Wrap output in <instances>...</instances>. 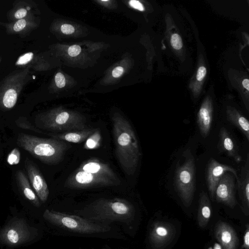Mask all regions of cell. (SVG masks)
<instances>
[{
	"label": "cell",
	"instance_id": "17",
	"mask_svg": "<svg viewBox=\"0 0 249 249\" xmlns=\"http://www.w3.org/2000/svg\"><path fill=\"white\" fill-rule=\"evenodd\" d=\"M238 190L243 210L248 212L249 208V154L241 168L237 181Z\"/></svg>",
	"mask_w": 249,
	"mask_h": 249
},
{
	"label": "cell",
	"instance_id": "8",
	"mask_svg": "<svg viewBox=\"0 0 249 249\" xmlns=\"http://www.w3.org/2000/svg\"><path fill=\"white\" fill-rule=\"evenodd\" d=\"M118 185L117 182L107 177L86 172L77 169L68 177L65 183V187L75 189L109 187Z\"/></svg>",
	"mask_w": 249,
	"mask_h": 249
},
{
	"label": "cell",
	"instance_id": "36",
	"mask_svg": "<svg viewBox=\"0 0 249 249\" xmlns=\"http://www.w3.org/2000/svg\"><path fill=\"white\" fill-rule=\"evenodd\" d=\"M242 85L247 90H249V80L248 78L245 79L242 81Z\"/></svg>",
	"mask_w": 249,
	"mask_h": 249
},
{
	"label": "cell",
	"instance_id": "15",
	"mask_svg": "<svg viewBox=\"0 0 249 249\" xmlns=\"http://www.w3.org/2000/svg\"><path fill=\"white\" fill-rule=\"evenodd\" d=\"M77 169L107 177L119 185L121 182L119 178L109 165L97 159H90L83 162Z\"/></svg>",
	"mask_w": 249,
	"mask_h": 249
},
{
	"label": "cell",
	"instance_id": "31",
	"mask_svg": "<svg viewBox=\"0 0 249 249\" xmlns=\"http://www.w3.org/2000/svg\"><path fill=\"white\" fill-rule=\"evenodd\" d=\"M207 73V69L204 66H200L198 68L196 78L197 81L200 82L202 81Z\"/></svg>",
	"mask_w": 249,
	"mask_h": 249
},
{
	"label": "cell",
	"instance_id": "4",
	"mask_svg": "<svg viewBox=\"0 0 249 249\" xmlns=\"http://www.w3.org/2000/svg\"><path fill=\"white\" fill-rule=\"evenodd\" d=\"M184 160L178 161L175 171L174 182L176 190L186 207L192 203L196 190V164L191 151L188 149L182 155Z\"/></svg>",
	"mask_w": 249,
	"mask_h": 249
},
{
	"label": "cell",
	"instance_id": "33",
	"mask_svg": "<svg viewBox=\"0 0 249 249\" xmlns=\"http://www.w3.org/2000/svg\"><path fill=\"white\" fill-rule=\"evenodd\" d=\"M61 30L63 33L69 35L74 32V28L70 24H64L61 27Z\"/></svg>",
	"mask_w": 249,
	"mask_h": 249
},
{
	"label": "cell",
	"instance_id": "20",
	"mask_svg": "<svg viewBox=\"0 0 249 249\" xmlns=\"http://www.w3.org/2000/svg\"><path fill=\"white\" fill-rule=\"evenodd\" d=\"M95 129L86 128L81 130L70 131L57 134H48L51 138L72 143H81L86 140Z\"/></svg>",
	"mask_w": 249,
	"mask_h": 249
},
{
	"label": "cell",
	"instance_id": "9",
	"mask_svg": "<svg viewBox=\"0 0 249 249\" xmlns=\"http://www.w3.org/2000/svg\"><path fill=\"white\" fill-rule=\"evenodd\" d=\"M31 235L30 229L21 219L9 223L0 232V239L8 245H18L27 241Z\"/></svg>",
	"mask_w": 249,
	"mask_h": 249
},
{
	"label": "cell",
	"instance_id": "19",
	"mask_svg": "<svg viewBox=\"0 0 249 249\" xmlns=\"http://www.w3.org/2000/svg\"><path fill=\"white\" fill-rule=\"evenodd\" d=\"M3 26L9 34L23 36L33 30L35 26V18L32 14L24 18L4 23Z\"/></svg>",
	"mask_w": 249,
	"mask_h": 249
},
{
	"label": "cell",
	"instance_id": "30",
	"mask_svg": "<svg viewBox=\"0 0 249 249\" xmlns=\"http://www.w3.org/2000/svg\"><path fill=\"white\" fill-rule=\"evenodd\" d=\"M242 248L249 249V226L248 224L246 226V229L243 237V244Z\"/></svg>",
	"mask_w": 249,
	"mask_h": 249
},
{
	"label": "cell",
	"instance_id": "5",
	"mask_svg": "<svg viewBox=\"0 0 249 249\" xmlns=\"http://www.w3.org/2000/svg\"><path fill=\"white\" fill-rule=\"evenodd\" d=\"M43 217L54 225L81 234L104 233L110 230L107 224L94 222L79 215L48 209L45 211Z\"/></svg>",
	"mask_w": 249,
	"mask_h": 249
},
{
	"label": "cell",
	"instance_id": "38",
	"mask_svg": "<svg viewBox=\"0 0 249 249\" xmlns=\"http://www.w3.org/2000/svg\"><path fill=\"white\" fill-rule=\"evenodd\" d=\"M208 249H213L212 247H210Z\"/></svg>",
	"mask_w": 249,
	"mask_h": 249
},
{
	"label": "cell",
	"instance_id": "37",
	"mask_svg": "<svg viewBox=\"0 0 249 249\" xmlns=\"http://www.w3.org/2000/svg\"><path fill=\"white\" fill-rule=\"evenodd\" d=\"M213 249H222L221 246L218 243H215L213 245Z\"/></svg>",
	"mask_w": 249,
	"mask_h": 249
},
{
	"label": "cell",
	"instance_id": "18",
	"mask_svg": "<svg viewBox=\"0 0 249 249\" xmlns=\"http://www.w3.org/2000/svg\"><path fill=\"white\" fill-rule=\"evenodd\" d=\"M213 106L210 100H205L197 115L196 122L201 135L205 138L210 133L213 120Z\"/></svg>",
	"mask_w": 249,
	"mask_h": 249
},
{
	"label": "cell",
	"instance_id": "16",
	"mask_svg": "<svg viewBox=\"0 0 249 249\" xmlns=\"http://www.w3.org/2000/svg\"><path fill=\"white\" fill-rule=\"evenodd\" d=\"M219 150L233 159L237 163L242 160L238 147L233 138L224 127L220 129L217 145Z\"/></svg>",
	"mask_w": 249,
	"mask_h": 249
},
{
	"label": "cell",
	"instance_id": "26",
	"mask_svg": "<svg viewBox=\"0 0 249 249\" xmlns=\"http://www.w3.org/2000/svg\"><path fill=\"white\" fill-rule=\"evenodd\" d=\"M35 54L31 52L25 53L20 55L15 62V65L19 67L28 68L33 61Z\"/></svg>",
	"mask_w": 249,
	"mask_h": 249
},
{
	"label": "cell",
	"instance_id": "32",
	"mask_svg": "<svg viewBox=\"0 0 249 249\" xmlns=\"http://www.w3.org/2000/svg\"><path fill=\"white\" fill-rule=\"evenodd\" d=\"M81 47L77 45H74L69 47L68 49V53L71 56H76L81 52Z\"/></svg>",
	"mask_w": 249,
	"mask_h": 249
},
{
	"label": "cell",
	"instance_id": "6",
	"mask_svg": "<svg viewBox=\"0 0 249 249\" xmlns=\"http://www.w3.org/2000/svg\"><path fill=\"white\" fill-rule=\"evenodd\" d=\"M37 122L42 128L54 132H67L87 128L86 119L72 111L55 110L40 114Z\"/></svg>",
	"mask_w": 249,
	"mask_h": 249
},
{
	"label": "cell",
	"instance_id": "34",
	"mask_svg": "<svg viewBox=\"0 0 249 249\" xmlns=\"http://www.w3.org/2000/svg\"><path fill=\"white\" fill-rule=\"evenodd\" d=\"M129 3L131 7L140 11H142L144 9L142 4L139 1L131 0L129 1Z\"/></svg>",
	"mask_w": 249,
	"mask_h": 249
},
{
	"label": "cell",
	"instance_id": "1",
	"mask_svg": "<svg viewBox=\"0 0 249 249\" xmlns=\"http://www.w3.org/2000/svg\"><path fill=\"white\" fill-rule=\"evenodd\" d=\"M112 123L116 158L125 174L132 175L141 154L136 136L129 121L123 116L114 115Z\"/></svg>",
	"mask_w": 249,
	"mask_h": 249
},
{
	"label": "cell",
	"instance_id": "21",
	"mask_svg": "<svg viewBox=\"0 0 249 249\" xmlns=\"http://www.w3.org/2000/svg\"><path fill=\"white\" fill-rule=\"evenodd\" d=\"M18 186L24 196L36 207L40 206V200L33 189L29 179L24 172L18 170L16 172Z\"/></svg>",
	"mask_w": 249,
	"mask_h": 249
},
{
	"label": "cell",
	"instance_id": "13",
	"mask_svg": "<svg viewBox=\"0 0 249 249\" xmlns=\"http://www.w3.org/2000/svg\"><path fill=\"white\" fill-rule=\"evenodd\" d=\"M175 233V227L171 223L157 221L152 225L150 229L149 240L155 247L163 248L171 242Z\"/></svg>",
	"mask_w": 249,
	"mask_h": 249
},
{
	"label": "cell",
	"instance_id": "35",
	"mask_svg": "<svg viewBox=\"0 0 249 249\" xmlns=\"http://www.w3.org/2000/svg\"><path fill=\"white\" fill-rule=\"evenodd\" d=\"M123 71L124 69L122 67H117L112 71V75L114 77H118L122 75Z\"/></svg>",
	"mask_w": 249,
	"mask_h": 249
},
{
	"label": "cell",
	"instance_id": "39",
	"mask_svg": "<svg viewBox=\"0 0 249 249\" xmlns=\"http://www.w3.org/2000/svg\"><path fill=\"white\" fill-rule=\"evenodd\" d=\"M1 58L0 57V63L1 62Z\"/></svg>",
	"mask_w": 249,
	"mask_h": 249
},
{
	"label": "cell",
	"instance_id": "10",
	"mask_svg": "<svg viewBox=\"0 0 249 249\" xmlns=\"http://www.w3.org/2000/svg\"><path fill=\"white\" fill-rule=\"evenodd\" d=\"M230 172L235 177L236 180L238 176L236 170L227 164H222L215 159L212 158L208 163L206 170V181L212 200H214L216 186L222 176L226 172Z\"/></svg>",
	"mask_w": 249,
	"mask_h": 249
},
{
	"label": "cell",
	"instance_id": "28",
	"mask_svg": "<svg viewBox=\"0 0 249 249\" xmlns=\"http://www.w3.org/2000/svg\"><path fill=\"white\" fill-rule=\"evenodd\" d=\"M171 44L172 47L176 50H180L183 46L182 39L180 36L178 34H173L170 39Z\"/></svg>",
	"mask_w": 249,
	"mask_h": 249
},
{
	"label": "cell",
	"instance_id": "23",
	"mask_svg": "<svg viewBox=\"0 0 249 249\" xmlns=\"http://www.w3.org/2000/svg\"><path fill=\"white\" fill-rule=\"evenodd\" d=\"M227 117L228 120L236 127L249 141V122L247 118L232 108L227 109Z\"/></svg>",
	"mask_w": 249,
	"mask_h": 249
},
{
	"label": "cell",
	"instance_id": "12",
	"mask_svg": "<svg viewBox=\"0 0 249 249\" xmlns=\"http://www.w3.org/2000/svg\"><path fill=\"white\" fill-rule=\"evenodd\" d=\"M25 166L33 189L41 202H46L49 195V189L43 175L35 164L29 159H26Z\"/></svg>",
	"mask_w": 249,
	"mask_h": 249
},
{
	"label": "cell",
	"instance_id": "11",
	"mask_svg": "<svg viewBox=\"0 0 249 249\" xmlns=\"http://www.w3.org/2000/svg\"><path fill=\"white\" fill-rule=\"evenodd\" d=\"M235 177L230 172L225 173L221 178L215 189L216 201L231 208L236 204Z\"/></svg>",
	"mask_w": 249,
	"mask_h": 249
},
{
	"label": "cell",
	"instance_id": "2",
	"mask_svg": "<svg viewBox=\"0 0 249 249\" xmlns=\"http://www.w3.org/2000/svg\"><path fill=\"white\" fill-rule=\"evenodd\" d=\"M77 213L79 216L96 223L120 221L128 224L134 217L135 208L124 199L101 198L87 205Z\"/></svg>",
	"mask_w": 249,
	"mask_h": 249
},
{
	"label": "cell",
	"instance_id": "7",
	"mask_svg": "<svg viewBox=\"0 0 249 249\" xmlns=\"http://www.w3.org/2000/svg\"><path fill=\"white\" fill-rule=\"evenodd\" d=\"M32 79L30 69L14 71L0 83V108L7 110L16 105L22 90Z\"/></svg>",
	"mask_w": 249,
	"mask_h": 249
},
{
	"label": "cell",
	"instance_id": "22",
	"mask_svg": "<svg viewBox=\"0 0 249 249\" xmlns=\"http://www.w3.org/2000/svg\"><path fill=\"white\" fill-rule=\"evenodd\" d=\"M211 214L212 207L209 198L207 193L202 191L199 196L197 216L198 225L200 227L203 228L207 225Z\"/></svg>",
	"mask_w": 249,
	"mask_h": 249
},
{
	"label": "cell",
	"instance_id": "24",
	"mask_svg": "<svg viewBox=\"0 0 249 249\" xmlns=\"http://www.w3.org/2000/svg\"><path fill=\"white\" fill-rule=\"evenodd\" d=\"M32 12L31 7L28 4H19V3H17L11 11H9L8 17L13 22L24 18L30 15L33 14Z\"/></svg>",
	"mask_w": 249,
	"mask_h": 249
},
{
	"label": "cell",
	"instance_id": "27",
	"mask_svg": "<svg viewBox=\"0 0 249 249\" xmlns=\"http://www.w3.org/2000/svg\"><path fill=\"white\" fill-rule=\"evenodd\" d=\"M20 152L17 148L13 149L8 154L7 161L9 164L14 165L18 164L20 161Z\"/></svg>",
	"mask_w": 249,
	"mask_h": 249
},
{
	"label": "cell",
	"instance_id": "3",
	"mask_svg": "<svg viewBox=\"0 0 249 249\" xmlns=\"http://www.w3.org/2000/svg\"><path fill=\"white\" fill-rule=\"evenodd\" d=\"M17 143L34 157L48 164L61 162L71 146L54 138H40L24 133L18 134Z\"/></svg>",
	"mask_w": 249,
	"mask_h": 249
},
{
	"label": "cell",
	"instance_id": "14",
	"mask_svg": "<svg viewBox=\"0 0 249 249\" xmlns=\"http://www.w3.org/2000/svg\"><path fill=\"white\" fill-rule=\"evenodd\" d=\"M214 235L224 249H236L239 240L234 230L228 224L223 221L215 225Z\"/></svg>",
	"mask_w": 249,
	"mask_h": 249
},
{
	"label": "cell",
	"instance_id": "29",
	"mask_svg": "<svg viewBox=\"0 0 249 249\" xmlns=\"http://www.w3.org/2000/svg\"><path fill=\"white\" fill-rule=\"evenodd\" d=\"M55 82L57 87L62 88L65 85V78L63 74L58 72L55 76Z\"/></svg>",
	"mask_w": 249,
	"mask_h": 249
},
{
	"label": "cell",
	"instance_id": "25",
	"mask_svg": "<svg viewBox=\"0 0 249 249\" xmlns=\"http://www.w3.org/2000/svg\"><path fill=\"white\" fill-rule=\"evenodd\" d=\"M101 139L100 131L98 129H95L93 133L86 140L84 148L89 150L98 147L100 144Z\"/></svg>",
	"mask_w": 249,
	"mask_h": 249
}]
</instances>
